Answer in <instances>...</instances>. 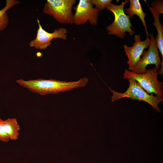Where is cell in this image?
I'll list each match as a JSON object with an SVG mask.
<instances>
[{"instance_id": "cell-9", "label": "cell", "mask_w": 163, "mask_h": 163, "mask_svg": "<svg viewBox=\"0 0 163 163\" xmlns=\"http://www.w3.org/2000/svg\"><path fill=\"white\" fill-rule=\"evenodd\" d=\"M134 39L135 42L132 46H128L126 44L123 45L126 55L128 58L129 70L131 71L139 60L144 50L149 47L151 41L149 37H147L145 40L141 41L139 34L135 35Z\"/></svg>"}, {"instance_id": "cell-7", "label": "cell", "mask_w": 163, "mask_h": 163, "mask_svg": "<svg viewBox=\"0 0 163 163\" xmlns=\"http://www.w3.org/2000/svg\"><path fill=\"white\" fill-rule=\"evenodd\" d=\"M37 21L39 28L37 30V36L34 39L30 42L29 44L30 46L43 50L51 45V42L53 39L60 38L64 40L66 39L67 33L66 29L61 27L55 29L52 33H49L43 28L38 18Z\"/></svg>"}, {"instance_id": "cell-14", "label": "cell", "mask_w": 163, "mask_h": 163, "mask_svg": "<svg viewBox=\"0 0 163 163\" xmlns=\"http://www.w3.org/2000/svg\"><path fill=\"white\" fill-rule=\"evenodd\" d=\"M93 5L95 6V8L99 11H101L109 5L111 2V0H91Z\"/></svg>"}, {"instance_id": "cell-12", "label": "cell", "mask_w": 163, "mask_h": 163, "mask_svg": "<svg viewBox=\"0 0 163 163\" xmlns=\"http://www.w3.org/2000/svg\"><path fill=\"white\" fill-rule=\"evenodd\" d=\"M4 126L10 139L16 140L18 139L20 127L16 118H8L4 120Z\"/></svg>"}, {"instance_id": "cell-5", "label": "cell", "mask_w": 163, "mask_h": 163, "mask_svg": "<svg viewBox=\"0 0 163 163\" xmlns=\"http://www.w3.org/2000/svg\"><path fill=\"white\" fill-rule=\"evenodd\" d=\"M75 0H47L43 9L44 14L52 16L59 23L73 24L72 8Z\"/></svg>"}, {"instance_id": "cell-8", "label": "cell", "mask_w": 163, "mask_h": 163, "mask_svg": "<svg viewBox=\"0 0 163 163\" xmlns=\"http://www.w3.org/2000/svg\"><path fill=\"white\" fill-rule=\"evenodd\" d=\"M150 43L148 51L144 50L140 58L133 69L131 71L133 73L139 74L143 73L146 69V67L149 64H155L159 69L161 62L155 38L153 34H149Z\"/></svg>"}, {"instance_id": "cell-3", "label": "cell", "mask_w": 163, "mask_h": 163, "mask_svg": "<svg viewBox=\"0 0 163 163\" xmlns=\"http://www.w3.org/2000/svg\"><path fill=\"white\" fill-rule=\"evenodd\" d=\"M125 0L119 5L111 3L106 9L112 12L114 16L113 22L106 27L108 34L116 36L120 38H123L128 32L132 36L134 33L131 29L133 26L130 23L129 17L125 14L124 11L125 5L129 2Z\"/></svg>"}, {"instance_id": "cell-10", "label": "cell", "mask_w": 163, "mask_h": 163, "mask_svg": "<svg viewBox=\"0 0 163 163\" xmlns=\"http://www.w3.org/2000/svg\"><path fill=\"white\" fill-rule=\"evenodd\" d=\"M129 1L130 2L129 7L124 10L125 13L130 18H133L135 14L138 16L145 28L147 37H149V35L145 21V17L147 15L144 12L139 0H130Z\"/></svg>"}, {"instance_id": "cell-6", "label": "cell", "mask_w": 163, "mask_h": 163, "mask_svg": "<svg viewBox=\"0 0 163 163\" xmlns=\"http://www.w3.org/2000/svg\"><path fill=\"white\" fill-rule=\"evenodd\" d=\"M91 0H80L74 8L75 13L73 16V23L79 25L88 22L93 26L97 24L99 11L95 8Z\"/></svg>"}, {"instance_id": "cell-4", "label": "cell", "mask_w": 163, "mask_h": 163, "mask_svg": "<svg viewBox=\"0 0 163 163\" xmlns=\"http://www.w3.org/2000/svg\"><path fill=\"white\" fill-rule=\"evenodd\" d=\"M129 86L126 91L123 93H119L113 90L109 87L113 93L111 100L113 102L124 97H128L133 99L145 101L149 104L155 111L160 112L158 105L163 101V98L158 96H154L152 94L147 93L135 80L133 79H128Z\"/></svg>"}, {"instance_id": "cell-16", "label": "cell", "mask_w": 163, "mask_h": 163, "mask_svg": "<svg viewBox=\"0 0 163 163\" xmlns=\"http://www.w3.org/2000/svg\"><path fill=\"white\" fill-rule=\"evenodd\" d=\"M151 7L160 14L163 13V1L156 0L152 2Z\"/></svg>"}, {"instance_id": "cell-1", "label": "cell", "mask_w": 163, "mask_h": 163, "mask_svg": "<svg viewBox=\"0 0 163 163\" xmlns=\"http://www.w3.org/2000/svg\"><path fill=\"white\" fill-rule=\"evenodd\" d=\"M88 82V79L86 77L80 78L77 81L68 82L42 78L28 81L20 79L16 81V82L21 86L34 93L42 95L56 94L84 87Z\"/></svg>"}, {"instance_id": "cell-11", "label": "cell", "mask_w": 163, "mask_h": 163, "mask_svg": "<svg viewBox=\"0 0 163 163\" xmlns=\"http://www.w3.org/2000/svg\"><path fill=\"white\" fill-rule=\"evenodd\" d=\"M146 3L154 17V21L153 24L157 31V35L155 38L156 45L158 48L162 55V62H163V27L159 18L160 14L150 6L147 2Z\"/></svg>"}, {"instance_id": "cell-13", "label": "cell", "mask_w": 163, "mask_h": 163, "mask_svg": "<svg viewBox=\"0 0 163 163\" xmlns=\"http://www.w3.org/2000/svg\"><path fill=\"white\" fill-rule=\"evenodd\" d=\"M20 2L16 0H7L5 7L0 10V31L4 30L9 23L8 15L6 11L18 4Z\"/></svg>"}, {"instance_id": "cell-2", "label": "cell", "mask_w": 163, "mask_h": 163, "mask_svg": "<svg viewBox=\"0 0 163 163\" xmlns=\"http://www.w3.org/2000/svg\"><path fill=\"white\" fill-rule=\"evenodd\" d=\"M158 70L155 66L152 69H146L143 73L137 74L125 69L123 77L125 79L135 80L148 94L154 93L163 98V82L158 79Z\"/></svg>"}, {"instance_id": "cell-15", "label": "cell", "mask_w": 163, "mask_h": 163, "mask_svg": "<svg viewBox=\"0 0 163 163\" xmlns=\"http://www.w3.org/2000/svg\"><path fill=\"white\" fill-rule=\"evenodd\" d=\"M4 126V120L0 117V141L7 142L10 140Z\"/></svg>"}]
</instances>
